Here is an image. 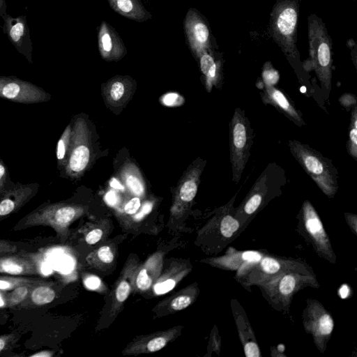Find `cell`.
Here are the masks:
<instances>
[{
	"mask_svg": "<svg viewBox=\"0 0 357 357\" xmlns=\"http://www.w3.org/2000/svg\"><path fill=\"white\" fill-rule=\"evenodd\" d=\"M205 162L199 160L185 173L178 183L172 212L181 211L195 199Z\"/></svg>",
	"mask_w": 357,
	"mask_h": 357,
	"instance_id": "cell-15",
	"label": "cell"
},
{
	"mask_svg": "<svg viewBox=\"0 0 357 357\" xmlns=\"http://www.w3.org/2000/svg\"><path fill=\"white\" fill-rule=\"evenodd\" d=\"M39 188L38 183L22 184L17 182L0 199V221L17 212L38 193Z\"/></svg>",
	"mask_w": 357,
	"mask_h": 357,
	"instance_id": "cell-14",
	"label": "cell"
},
{
	"mask_svg": "<svg viewBox=\"0 0 357 357\" xmlns=\"http://www.w3.org/2000/svg\"><path fill=\"white\" fill-rule=\"evenodd\" d=\"M347 150L349 155L355 160H357V105L351 108L349 135L347 142Z\"/></svg>",
	"mask_w": 357,
	"mask_h": 357,
	"instance_id": "cell-29",
	"label": "cell"
},
{
	"mask_svg": "<svg viewBox=\"0 0 357 357\" xmlns=\"http://www.w3.org/2000/svg\"><path fill=\"white\" fill-rule=\"evenodd\" d=\"M197 60L207 91L210 92L213 87L220 89L224 80L222 54L218 50L206 52Z\"/></svg>",
	"mask_w": 357,
	"mask_h": 357,
	"instance_id": "cell-18",
	"label": "cell"
},
{
	"mask_svg": "<svg viewBox=\"0 0 357 357\" xmlns=\"http://www.w3.org/2000/svg\"><path fill=\"white\" fill-rule=\"evenodd\" d=\"M254 132L243 109L236 107L229 124V160L232 181L237 184L250 156Z\"/></svg>",
	"mask_w": 357,
	"mask_h": 357,
	"instance_id": "cell-5",
	"label": "cell"
},
{
	"mask_svg": "<svg viewBox=\"0 0 357 357\" xmlns=\"http://www.w3.org/2000/svg\"><path fill=\"white\" fill-rule=\"evenodd\" d=\"M39 278H26L22 276H0V290L3 291H11L17 287L40 281Z\"/></svg>",
	"mask_w": 357,
	"mask_h": 357,
	"instance_id": "cell-30",
	"label": "cell"
},
{
	"mask_svg": "<svg viewBox=\"0 0 357 357\" xmlns=\"http://www.w3.org/2000/svg\"><path fill=\"white\" fill-rule=\"evenodd\" d=\"M295 278L290 275H287L283 277L280 283V290L283 294H289L292 292L295 287Z\"/></svg>",
	"mask_w": 357,
	"mask_h": 357,
	"instance_id": "cell-36",
	"label": "cell"
},
{
	"mask_svg": "<svg viewBox=\"0 0 357 357\" xmlns=\"http://www.w3.org/2000/svg\"><path fill=\"white\" fill-rule=\"evenodd\" d=\"M42 281L22 284L11 290L6 294V307H13L22 303L28 298L33 287Z\"/></svg>",
	"mask_w": 357,
	"mask_h": 357,
	"instance_id": "cell-28",
	"label": "cell"
},
{
	"mask_svg": "<svg viewBox=\"0 0 357 357\" xmlns=\"http://www.w3.org/2000/svg\"><path fill=\"white\" fill-rule=\"evenodd\" d=\"M242 257L244 260H248L250 261H258L261 259V256L259 253L253 251H248L245 252Z\"/></svg>",
	"mask_w": 357,
	"mask_h": 357,
	"instance_id": "cell-44",
	"label": "cell"
},
{
	"mask_svg": "<svg viewBox=\"0 0 357 357\" xmlns=\"http://www.w3.org/2000/svg\"><path fill=\"white\" fill-rule=\"evenodd\" d=\"M333 328V321L328 314H324L319 321V331L322 335H328Z\"/></svg>",
	"mask_w": 357,
	"mask_h": 357,
	"instance_id": "cell-35",
	"label": "cell"
},
{
	"mask_svg": "<svg viewBox=\"0 0 357 357\" xmlns=\"http://www.w3.org/2000/svg\"><path fill=\"white\" fill-rule=\"evenodd\" d=\"M103 231L100 228H96L88 232L85 236V241L89 245L97 243L102 237Z\"/></svg>",
	"mask_w": 357,
	"mask_h": 357,
	"instance_id": "cell-41",
	"label": "cell"
},
{
	"mask_svg": "<svg viewBox=\"0 0 357 357\" xmlns=\"http://www.w3.org/2000/svg\"><path fill=\"white\" fill-rule=\"evenodd\" d=\"M181 97L176 93H168L165 96L164 104L167 105H174L175 103H177L178 100L180 99Z\"/></svg>",
	"mask_w": 357,
	"mask_h": 357,
	"instance_id": "cell-45",
	"label": "cell"
},
{
	"mask_svg": "<svg viewBox=\"0 0 357 357\" xmlns=\"http://www.w3.org/2000/svg\"><path fill=\"white\" fill-rule=\"evenodd\" d=\"M182 329L183 326H178L165 331L137 336L127 344L122 354L133 356L158 351L175 340L181 334Z\"/></svg>",
	"mask_w": 357,
	"mask_h": 357,
	"instance_id": "cell-11",
	"label": "cell"
},
{
	"mask_svg": "<svg viewBox=\"0 0 357 357\" xmlns=\"http://www.w3.org/2000/svg\"><path fill=\"white\" fill-rule=\"evenodd\" d=\"M309 58L305 61L314 71L326 100L332 82V40L321 18L312 13L307 17Z\"/></svg>",
	"mask_w": 357,
	"mask_h": 357,
	"instance_id": "cell-2",
	"label": "cell"
},
{
	"mask_svg": "<svg viewBox=\"0 0 357 357\" xmlns=\"http://www.w3.org/2000/svg\"><path fill=\"white\" fill-rule=\"evenodd\" d=\"M140 197L135 196L127 202L123 206V211L127 215H133L137 212L141 206Z\"/></svg>",
	"mask_w": 357,
	"mask_h": 357,
	"instance_id": "cell-37",
	"label": "cell"
},
{
	"mask_svg": "<svg viewBox=\"0 0 357 357\" xmlns=\"http://www.w3.org/2000/svg\"><path fill=\"white\" fill-rule=\"evenodd\" d=\"M340 105L346 108L350 109L355 105H357L356 98L355 95L351 93H345L339 98Z\"/></svg>",
	"mask_w": 357,
	"mask_h": 357,
	"instance_id": "cell-39",
	"label": "cell"
},
{
	"mask_svg": "<svg viewBox=\"0 0 357 357\" xmlns=\"http://www.w3.org/2000/svg\"><path fill=\"white\" fill-rule=\"evenodd\" d=\"M84 282L87 287L90 289H96L98 286L100 280L98 278L93 276L91 278H86Z\"/></svg>",
	"mask_w": 357,
	"mask_h": 357,
	"instance_id": "cell-46",
	"label": "cell"
},
{
	"mask_svg": "<svg viewBox=\"0 0 357 357\" xmlns=\"http://www.w3.org/2000/svg\"><path fill=\"white\" fill-rule=\"evenodd\" d=\"M72 135V123L70 122L65 128L60 136L56 144V156L57 162V168L61 172L66 164L70 139Z\"/></svg>",
	"mask_w": 357,
	"mask_h": 357,
	"instance_id": "cell-26",
	"label": "cell"
},
{
	"mask_svg": "<svg viewBox=\"0 0 357 357\" xmlns=\"http://www.w3.org/2000/svg\"><path fill=\"white\" fill-rule=\"evenodd\" d=\"M72 135L67 162L61 176L77 179L88 168L92 155L89 128L84 118L77 116L72 121Z\"/></svg>",
	"mask_w": 357,
	"mask_h": 357,
	"instance_id": "cell-6",
	"label": "cell"
},
{
	"mask_svg": "<svg viewBox=\"0 0 357 357\" xmlns=\"http://www.w3.org/2000/svg\"><path fill=\"white\" fill-rule=\"evenodd\" d=\"M0 290V307H6V295Z\"/></svg>",
	"mask_w": 357,
	"mask_h": 357,
	"instance_id": "cell-51",
	"label": "cell"
},
{
	"mask_svg": "<svg viewBox=\"0 0 357 357\" xmlns=\"http://www.w3.org/2000/svg\"><path fill=\"white\" fill-rule=\"evenodd\" d=\"M239 223L231 215H225L220 223V231L222 234L229 238L238 229Z\"/></svg>",
	"mask_w": 357,
	"mask_h": 357,
	"instance_id": "cell-34",
	"label": "cell"
},
{
	"mask_svg": "<svg viewBox=\"0 0 357 357\" xmlns=\"http://www.w3.org/2000/svg\"><path fill=\"white\" fill-rule=\"evenodd\" d=\"M138 265V258L136 256H130L125 263L110 295L111 302L108 311L109 318L116 317L131 291L134 289L135 271Z\"/></svg>",
	"mask_w": 357,
	"mask_h": 357,
	"instance_id": "cell-12",
	"label": "cell"
},
{
	"mask_svg": "<svg viewBox=\"0 0 357 357\" xmlns=\"http://www.w3.org/2000/svg\"><path fill=\"white\" fill-rule=\"evenodd\" d=\"M261 77L262 86H275V84L278 82L280 77L278 72L272 66L269 61L264 63Z\"/></svg>",
	"mask_w": 357,
	"mask_h": 357,
	"instance_id": "cell-32",
	"label": "cell"
},
{
	"mask_svg": "<svg viewBox=\"0 0 357 357\" xmlns=\"http://www.w3.org/2000/svg\"><path fill=\"white\" fill-rule=\"evenodd\" d=\"M15 183L10 178L7 165L0 158V199L13 188Z\"/></svg>",
	"mask_w": 357,
	"mask_h": 357,
	"instance_id": "cell-31",
	"label": "cell"
},
{
	"mask_svg": "<svg viewBox=\"0 0 357 357\" xmlns=\"http://www.w3.org/2000/svg\"><path fill=\"white\" fill-rule=\"evenodd\" d=\"M28 298L33 305L43 306L54 300L56 291L49 283L42 281L33 287Z\"/></svg>",
	"mask_w": 357,
	"mask_h": 357,
	"instance_id": "cell-25",
	"label": "cell"
},
{
	"mask_svg": "<svg viewBox=\"0 0 357 357\" xmlns=\"http://www.w3.org/2000/svg\"><path fill=\"white\" fill-rule=\"evenodd\" d=\"M184 29L187 43L197 59L204 53L218 50L207 20L197 9L191 8L188 10L184 20Z\"/></svg>",
	"mask_w": 357,
	"mask_h": 357,
	"instance_id": "cell-8",
	"label": "cell"
},
{
	"mask_svg": "<svg viewBox=\"0 0 357 357\" xmlns=\"http://www.w3.org/2000/svg\"><path fill=\"white\" fill-rule=\"evenodd\" d=\"M340 295L342 296V298H345L348 295V293H349V289L347 288V286H343L341 289H340Z\"/></svg>",
	"mask_w": 357,
	"mask_h": 357,
	"instance_id": "cell-52",
	"label": "cell"
},
{
	"mask_svg": "<svg viewBox=\"0 0 357 357\" xmlns=\"http://www.w3.org/2000/svg\"><path fill=\"white\" fill-rule=\"evenodd\" d=\"M190 269L184 262H173L152 286L155 295H162L172 291L188 274Z\"/></svg>",
	"mask_w": 357,
	"mask_h": 357,
	"instance_id": "cell-21",
	"label": "cell"
},
{
	"mask_svg": "<svg viewBox=\"0 0 357 357\" xmlns=\"http://www.w3.org/2000/svg\"><path fill=\"white\" fill-rule=\"evenodd\" d=\"M15 340V335L12 333L0 335V354L3 351H6Z\"/></svg>",
	"mask_w": 357,
	"mask_h": 357,
	"instance_id": "cell-42",
	"label": "cell"
},
{
	"mask_svg": "<svg viewBox=\"0 0 357 357\" xmlns=\"http://www.w3.org/2000/svg\"><path fill=\"white\" fill-rule=\"evenodd\" d=\"M303 211L307 229L315 238H321L324 235L321 222L314 208L308 201L304 202Z\"/></svg>",
	"mask_w": 357,
	"mask_h": 357,
	"instance_id": "cell-27",
	"label": "cell"
},
{
	"mask_svg": "<svg viewBox=\"0 0 357 357\" xmlns=\"http://www.w3.org/2000/svg\"><path fill=\"white\" fill-rule=\"evenodd\" d=\"M88 206L72 202L43 203L22 218L13 228L14 231L36 226L52 227L61 241L69 234V226L88 211Z\"/></svg>",
	"mask_w": 357,
	"mask_h": 357,
	"instance_id": "cell-3",
	"label": "cell"
},
{
	"mask_svg": "<svg viewBox=\"0 0 357 357\" xmlns=\"http://www.w3.org/2000/svg\"><path fill=\"white\" fill-rule=\"evenodd\" d=\"M1 18L3 20L2 30L4 34L15 50L30 63H33V43L26 16L13 17L6 13Z\"/></svg>",
	"mask_w": 357,
	"mask_h": 357,
	"instance_id": "cell-10",
	"label": "cell"
},
{
	"mask_svg": "<svg viewBox=\"0 0 357 357\" xmlns=\"http://www.w3.org/2000/svg\"><path fill=\"white\" fill-rule=\"evenodd\" d=\"M289 151L303 170L328 197L337 191L338 172L331 159L296 139L288 141Z\"/></svg>",
	"mask_w": 357,
	"mask_h": 357,
	"instance_id": "cell-4",
	"label": "cell"
},
{
	"mask_svg": "<svg viewBox=\"0 0 357 357\" xmlns=\"http://www.w3.org/2000/svg\"><path fill=\"white\" fill-rule=\"evenodd\" d=\"M118 194L112 190L108 192L105 196V199L109 204H114L118 200Z\"/></svg>",
	"mask_w": 357,
	"mask_h": 357,
	"instance_id": "cell-47",
	"label": "cell"
},
{
	"mask_svg": "<svg viewBox=\"0 0 357 357\" xmlns=\"http://www.w3.org/2000/svg\"><path fill=\"white\" fill-rule=\"evenodd\" d=\"M120 175L126 188L132 195L139 197L145 195V183L135 164L127 161L122 167Z\"/></svg>",
	"mask_w": 357,
	"mask_h": 357,
	"instance_id": "cell-23",
	"label": "cell"
},
{
	"mask_svg": "<svg viewBox=\"0 0 357 357\" xmlns=\"http://www.w3.org/2000/svg\"><path fill=\"white\" fill-rule=\"evenodd\" d=\"M110 185L114 188H117V189H120V190L124 189L123 185L118 180H116L114 178L110 181Z\"/></svg>",
	"mask_w": 357,
	"mask_h": 357,
	"instance_id": "cell-50",
	"label": "cell"
},
{
	"mask_svg": "<svg viewBox=\"0 0 357 357\" xmlns=\"http://www.w3.org/2000/svg\"><path fill=\"white\" fill-rule=\"evenodd\" d=\"M19 248L13 242L5 239H0V255L17 253Z\"/></svg>",
	"mask_w": 357,
	"mask_h": 357,
	"instance_id": "cell-40",
	"label": "cell"
},
{
	"mask_svg": "<svg viewBox=\"0 0 357 357\" xmlns=\"http://www.w3.org/2000/svg\"><path fill=\"white\" fill-rule=\"evenodd\" d=\"M98 48L102 58L107 61H119L127 53L126 48L115 29L102 21L98 33Z\"/></svg>",
	"mask_w": 357,
	"mask_h": 357,
	"instance_id": "cell-16",
	"label": "cell"
},
{
	"mask_svg": "<svg viewBox=\"0 0 357 357\" xmlns=\"http://www.w3.org/2000/svg\"><path fill=\"white\" fill-rule=\"evenodd\" d=\"M36 259L22 254L0 255V273L10 275H31L40 274Z\"/></svg>",
	"mask_w": 357,
	"mask_h": 357,
	"instance_id": "cell-19",
	"label": "cell"
},
{
	"mask_svg": "<svg viewBox=\"0 0 357 357\" xmlns=\"http://www.w3.org/2000/svg\"><path fill=\"white\" fill-rule=\"evenodd\" d=\"M133 87L132 78L118 75L104 84L102 94L107 104L113 107H120L130 99Z\"/></svg>",
	"mask_w": 357,
	"mask_h": 357,
	"instance_id": "cell-20",
	"label": "cell"
},
{
	"mask_svg": "<svg viewBox=\"0 0 357 357\" xmlns=\"http://www.w3.org/2000/svg\"><path fill=\"white\" fill-rule=\"evenodd\" d=\"M7 9V4L6 0H0V17L6 15Z\"/></svg>",
	"mask_w": 357,
	"mask_h": 357,
	"instance_id": "cell-49",
	"label": "cell"
},
{
	"mask_svg": "<svg viewBox=\"0 0 357 357\" xmlns=\"http://www.w3.org/2000/svg\"><path fill=\"white\" fill-rule=\"evenodd\" d=\"M261 98L264 105L273 106L297 126L302 127L305 125L301 112L281 89L273 85H263Z\"/></svg>",
	"mask_w": 357,
	"mask_h": 357,
	"instance_id": "cell-13",
	"label": "cell"
},
{
	"mask_svg": "<svg viewBox=\"0 0 357 357\" xmlns=\"http://www.w3.org/2000/svg\"><path fill=\"white\" fill-rule=\"evenodd\" d=\"M261 265L264 271L268 273H275L280 269L279 263L274 259L270 257L263 259Z\"/></svg>",
	"mask_w": 357,
	"mask_h": 357,
	"instance_id": "cell-38",
	"label": "cell"
},
{
	"mask_svg": "<svg viewBox=\"0 0 357 357\" xmlns=\"http://www.w3.org/2000/svg\"><path fill=\"white\" fill-rule=\"evenodd\" d=\"M300 0H277L268 22V31L280 48L298 77L303 68L297 48V25Z\"/></svg>",
	"mask_w": 357,
	"mask_h": 357,
	"instance_id": "cell-1",
	"label": "cell"
},
{
	"mask_svg": "<svg viewBox=\"0 0 357 357\" xmlns=\"http://www.w3.org/2000/svg\"><path fill=\"white\" fill-rule=\"evenodd\" d=\"M54 354L53 351H41L36 354H33L30 355L31 357H51Z\"/></svg>",
	"mask_w": 357,
	"mask_h": 357,
	"instance_id": "cell-48",
	"label": "cell"
},
{
	"mask_svg": "<svg viewBox=\"0 0 357 357\" xmlns=\"http://www.w3.org/2000/svg\"><path fill=\"white\" fill-rule=\"evenodd\" d=\"M110 7L120 15L143 22L151 18L141 0H107Z\"/></svg>",
	"mask_w": 357,
	"mask_h": 357,
	"instance_id": "cell-22",
	"label": "cell"
},
{
	"mask_svg": "<svg viewBox=\"0 0 357 357\" xmlns=\"http://www.w3.org/2000/svg\"><path fill=\"white\" fill-rule=\"evenodd\" d=\"M0 98L22 104L49 101L51 95L41 87L15 76L0 75Z\"/></svg>",
	"mask_w": 357,
	"mask_h": 357,
	"instance_id": "cell-9",
	"label": "cell"
},
{
	"mask_svg": "<svg viewBox=\"0 0 357 357\" xmlns=\"http://www.w3.org/2000/svg\"><path fill=\"white\" fill-rule=\"evenodd\" d=\"M189 288L183 289L171 297L163 300L156 306L157 308L160 310L165 308V312L167 313H174L185 309L191 305L193 301V296Z\"/></svg>",
	"mask_w": 357,
	"mask_h": 357,
	"instance_id": "cell-24",
	"label": "cell"
},
{
	"mask_svg": "<svg viewBox=\"0 0 357 357\" xmlns=\"http://www.w3.org/2000/svg\"><path fill=\"white\" fill-rule=\"evenodd\" d=\"M287 183L285 170L275 162L268 163L252 186L243 206L244 212H256L266 200L279 195Z\"/></svg>",
	"mask_w": 357,
	"mask_h": 357,
	"instance_id": "cell-7",
	"label": "cell"
},
{
	"mask_svg": "<svg viewBox=\"0 0 357 357\" xmlns=\"http://www.w3.org/2000/svg\"><path fill=\"white\" fill-rule=\"evenodd\" d=\"M96 260H98L102 264H109L114 259V252L112 247L105 245L100 247L93 254Z\"/></svg>",
	"mask_w": 357,
	"mask_h": 357,
	"instance_id": "cell-33",
	"label": "cell"
},
{
	"mask_svg": "<svg viewBox=\"0 0 357 357\" xmlns=\"http://www.w3.org/2000/svg\"><path fill=\"white\" fill-rule=\"evenodd\" d=\"M244 351L247 357H259L260 356L257 345L254 342H248L245 345Z\"/></svg>",
	"mask_w": 357,
	"mask_h": 357,
	"instance_id": "cell-43",
	"label": "cell"
},
{
	"mask_svg": "<svg viewBox=\"0 0 357 357\" xmlns=\"http://www.w3.org/2000/svg\"><path fill=\"white\" fill-rule=\"evenodd\" d=\"M164 264V253L156 252L143 264L138 265L135 271L134 289L140 292L149 290L160 275Z\"/></svg>",
	"mask_w": 357,
	"mask_h": 357,
	"instance_id": "cell-17",
	"label": "cell"
}]
</instances>
